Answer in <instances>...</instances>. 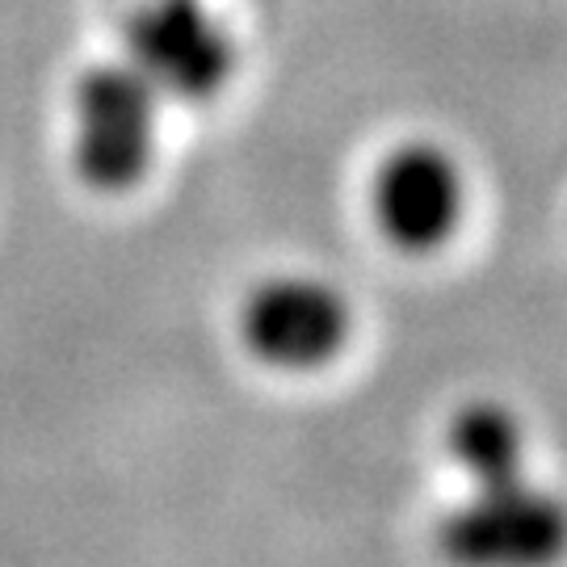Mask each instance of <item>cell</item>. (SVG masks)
<instances>
[{"mask_svg": "<svg viewBox=\"0 0 567 567\" xmlns=\"http://www.w3.org/2000/svg\"><path fill=\"white\" fill-rule=\"evenodd\" d=\"M450 567H559L567 559V501L522 480L471 487L437 522Z\"/></svg>", "mask_w": 567, "mask_h": 567, "instance_id": "obj_1", "label": "cell"}, {"mask_svg": "<svg viewBox=\"0 0 567 567\" xmlns=\"http://www.w3.org/2000/svg\"><path fill=\"white\" fill-rule=\"evenodd\" d=\"M161 93L131 63L89 68L72 93V168L89 189L122 194L156 156Z\"/></svg>", "mask_w": 567, "mask_h": 567, "instance_id": "obj_2", "label": "cell"}, {"mask_svg": "<svg viewBox=\"0 0 567 567\" xmlns=\"http://www.w3.org/2000/svg\"><path fill=\"white\" fill-rule=\"evenodd\" d=\"M240 344L252 362L282 374L324 370L353 332L344 295L311 274H274L257 282L240 303Z\"/></svg>", "mask_w": 567, "mask_h": 567, "instance_id": "obj_3", "label": "cell"}, {"mask_svg": "<svg viewBox=\"0 0 567 567\" xmlns=\"http://www.w3.org/2000/svg\"><path fill=\"white\" fill-rule=\"evenodd\" d=\"M126 63L161 97L210 102L236 68V42L206 0H147L126 25Z\"/></svg>", "mask_w": 567, "mask_h": 567, "instance_id": "obj_4", "label": "cell"}, {"mask_svg": "<svg viewBox=\"0 0 567 567\" xmlns=\"http://www.w3.org/2000/svg\"><path fill=\"white\" fill-rule=\"evenodd\" d=\"M466 210L463 168L425 140L386 152L370 182V215L400 252H433L458 231Z\"/></svg>", "mask_w": 567, "mask_h": 567, "instance_id": "obj_5", "label": "cell"}, {"mask_svg": "<svg viewBox=\"0 0 567 567\" xmlns=\"http://www.w3.org/2000/svg\"><path fill=\"white\" fill-rule=\"evenodd\" d=\"M446 454L471 487L526 475V429L496 400H471L446 421Z\"/></svg>", "mask_w": 567, "mask_h": 567, "instance_id": "obj_6", "label": "cell"}]
</instances>
